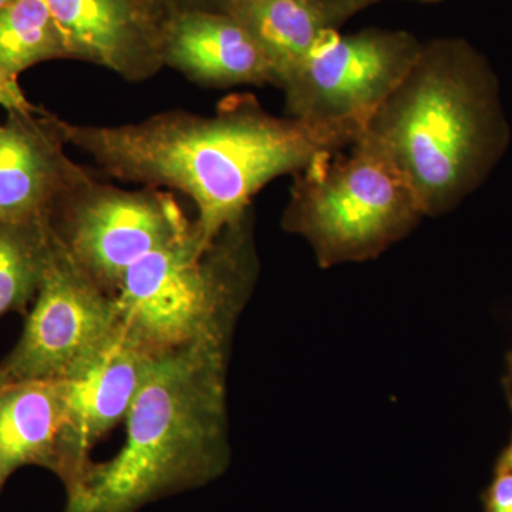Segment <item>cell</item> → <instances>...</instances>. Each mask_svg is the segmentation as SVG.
<instances>
[{
  "instance_id": "obj_16",
  "label": "cell",
  "mask_w": 512,
  "mask_h": 512,
  "mask_svg": "<svg viewBox=\"0 0 512 512\" xmlns=\"http://www.w3.org/2000/svg\"><path fill=\"white\" fill-rule=\"evenodd\" d=\"M66 53L43 0H13L0 10V74L18 77L32 64Z\"/></svg>"
},
{
  "instance_id": "obj_5",
  "label": "cell",
  "mask_w": 512,
  "mask_h": 512,
  "mask_svg": "<svg viewBox=\"0 0 512 512\" xmlns=\"http://www.w3.org/2000/svg\"><path fill=\"white\" fill-rule=\"evenodd\" d=\"M293 177L284 228L305 238L322 266L376 258L424 217L402 174L360 138Z\"/></svg>"
},
{
  "instance_id": "obj_10",
  "label": "cell",
  "mask_w": 512,
  "mask_h": 512,
  "mask_svg": "<svg viewBox=\"0 0 512 512\" xmlns=\"http://www.w3.org/2000/svg\"><path fill=\"white\" fill-rule=\"evenodd\" d=\"M33 107L9 111L0 124V220L49 222L86 185L67 161L55 117L36 119Z\"/></svg>"
},
{
  "instance_id": "obj_13",
  "label": "cell",
  "mask_w": 512,
  "mask_h": 512,
  "mask_svg": "<svg viewBox=\"0 0 512 512\" xmlns=\"http://www.w3.org/2000/svg\"><path fill=\"white\" fill-rule=\"evenodd\" d=\"M67 53L140 79L137 10L131 0H43Z\"/></svg>"
},
{
  "instance_id": "obj_20",
  "label": "cell",
  "mask_w": 512,
  "mask_h": 512,
  "mask_svg": "<svg viewBox=\"0 0 512 512\" xmlns=\"http://www.w3.org/2000/svg\"><path fill=\"white\" fill-rule=\"evenodd\" d=\"M500 468H505V470H512V443L510 448H508L507 453L504 454Z\"/></svg>"
},
{
  "instance_id": "obj_1",
  "label": "cell",
  "mask_w": 512,
  "mask_h": 512,
  "mask_svg": "<svg viewBox=\"0 0 512 512\" xmlns=\"http://www.w3.org/2000/svg\"><path fill=\"white\" fill-rule=\"evenodd\" d=\"M55 123L64 141L114 177L187 194L205 242L241 221L265 185L348 150L362 136L355 127L274 116L248 94L227 100L212 117L167 113L119 127Z\"/></svg>"
},
{
  "instance_id": "obj_8",
  "label": "cell",
  "mask_w": 512,
  "mask_h": 512,
  "mask_svg": "<svg viewBox=\"0 0 512 512\" xmlns=\"http://www.w3.org/2000/svg\"><path fill=\"white\" fill-rule=\"evenodd\" d=\"M76 195L50 217L60 245L84 274L116 295L128 269L194 225L171 195L101 190Z\"/></svg>"
},
{
  "instance_id": "obj_21",
  "label": "cell",
  "mask_w": 512,
  "mask_h": 512,
  "mask_svg": "<svg viewBox=\"0 0 512 512\" xmlns=\"http://www.w3.org/2000/svg\"><path fill=\"white\" fill-rule=\"evenodd\" d=\"M13 0H0V10L3 8H6V6L9 5V3H12Z\"/></svg>"
},
{
  "instance_id": "obj_6",
  "label": "cell",
  "mask_w": 512,
  "mask_h": 512,
  "mask_svg": "<svg viewBox=\"0 0 512 512\" xmlns=\"http://www.w3.org/2000/svg\"><path fill=\"white\" fill-rule=\"evenodd\" d=\"M423 42L407 30H332L279 89L295 119L365 131L420 55Z\"/></svg>"
},
{
  "instance_id": "obj_19",
  "label": "cell",
  "mask_w": 512,
  "mask_h": 512,
  "mask_svg": "<svg viewBox=\"0 0 512 512\" xmlns=\"http://www.w3.org/2000/svg\"><path fill=\"white\" fill-rule=\"evenodd\" d=\"M29 106L28 100L20 90L18 77L0 74V107L6 110Z\"/></svg>"
},
{
  "instance_id": "obj_11",
  "label": "cell",
  "mask_w": 512,
  "mask_h": 512,
  "mask_svg": "<svg viewBox=\"0 0 512 512\" xmlns=\"http://www.w3.org/2000/svg\"><path fill=\"white\" fill-rule=\"evenodd\" d=\"M167 57L192 79L210 86H276L268 57L228 13H194L178 20L168 39Z\"/></svg>"
},
{
  "instance_id": "obj_12",
  "label": "cell",
  "mask_w": 512,
  "mask_h": 512,
  "mask_svg": "<svg viewBox=\"0 0 512 512\" xmlns=\"http://www.w3.org/2000/svg\"><path fill=\"white\" fill-rule=\"evenodd\" d=\"M67 429L62 380L0 383V471L8 481L23 467L60 473Z\"/></svg>"
},
{
  "instance_id": "obj_9",
  "label": "cell",
  "mask_w": 512,
  "mask_h": 512,
  "mask_svg": "<svg viewBox=\"0 0 512 512\" xmlns=\"http://www.w3.org/2000/svg\"><path fill=\"white\" fill-rule=\"evenodd\" d=\"M153 356L120 326L109 343L62 380L67 429L57 478L64 490L89 466L94 446L126 421Z\"/></svg>"
},
{
  "instance_id": "obj_4",
  "label": "cell",
  "mask_w": 512,
  "mask_h": 512,
  "mask_svg": "<svg viewBox=\"0 0 512 512\" xmlns=\"http://www.w3.org/2000/svg\"><path fill=\"white\" fill-rule=\"evenodd\" d=\"M249 212L212 242L194 225L131 266L114 295L120 323L148 352L228 342L254 276Z\"/></svg>"
},
{
  "instance_id": "obj_14",
  "label": "cell",
  "mask_w": 512,
  "mask_h": 512,
  "mask_svg": "<svg viewBox=\"0 0 512 512\" xmlns=\"http://www.w3.org/2000/svg\"><path fill=\"white\" fill-rule=\"evenodd\" d=\"M228 15L248 30L268 57L278 87L333 30L309 0H229Z\"/></svg>"
},
{
  "instance_id": "obj_2",
  "label": "cell",
  "mask_w": 512,
  "mask_h": 512,
  "mask_svg": "<svg viewBox=\"0 0 512 512\" xmlns=\"http://www.w3.org/2000/svg\"><path fill=\"white\" fill-rule=\"evenodd\" d=\"M359 138L402 174L424 217L447 214L487 180L510 141L493 67L461 37L423 42Z\"/></svg>"
},
{
  "instance_id": "obj_18",
  "label": "cell",
  "mask_w": 512,
  "mask_h": 512,
  "mask_svg": "<svg viewBox=\"0 0 512 512\" xmlns=\"http://www.w3.org/2000/svg\"><path fill=\"white\" fill-rule=\"evenodd\" d=\"M487 512H512V470L498 471L488 491Z\"/></svg>"
},
{
  "instance_id": "obj_17",
  "label": "cell",
  "mask_w": 512,
  "mask_h": 512,
  "mask_svg": "<svg viewBox=\"0 0 512 512\" xmlns=\"http://www.w3.org/2000/svg\"><path fill=\"white\" fill-rule=\"evenodd\" d=\"M329 29L339 30L363 10L390 0H309ZM404 2L440 3L446 0H404Z\"/></svg>"
},
{
  "instance_id": "obj_22",
  "label": "cell",
  "mask_w": 512,
  "mask_h": 512,
  "mask_svg": "<svg viewBox=\"0 0 512 512\" xmlns=\"http://www.w3.org/2000/svg\"><path fill=\"white\" fill-rule=\"evenodd\" d=\"M6 483L5 477H3L2 471H0V490H2L3 484Z\"/></svg>"
},
{
  "instance_id": "obj_15",
  "label": "cell",
  "mask_w": 512,
  "mask_h": 512,
  "mask_svg": "<svg viewBox=\"0 0 512 512\" xmlns=\"http://www.w3.org/2000/svg\"><path fill=\"white\" fill-rule=\"evenodd\" d=\"M52 248L49 222L0 220V318L35 301Z\"/></svg>"
},
{
  "instance_id": "obj_7",
  "label": "cell",
  "mask_w": 512,
  "mask_h": 512,
  "mask_svg": "<svg viewBox=\"0 0 512 512\" xmlns=\"http://www.w3.org/2000/svg\"><path fill=\"white\" fill-rule=\"evenodd\" d=\"M50 234L42 285L22 336L0 362V383L66 379L119 332L113 296L84 274L52 229Z\"/></svg>"
},
{
  "instance_id": "obj_3",
  "label": "cell",
  "mask_w": 512,
  "mask_h": 512,
  "mask_svg": "<svg viewBox=\"0 0 512 512\" xmlns=\"http://www.w3.org/2000/svg\"><path fill=\"white\" fill-rule=\"evenodd\" d=\"M227 343H190L153 356L126 417L124 446L110 460L90 461L67 488L63 512H140L224 473Z\"/></svg>"
}]
</instances>
